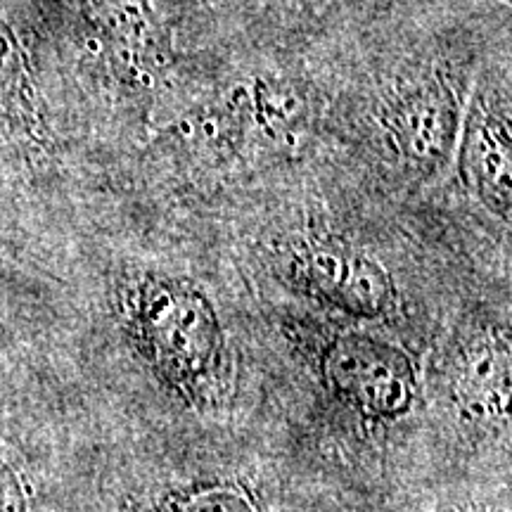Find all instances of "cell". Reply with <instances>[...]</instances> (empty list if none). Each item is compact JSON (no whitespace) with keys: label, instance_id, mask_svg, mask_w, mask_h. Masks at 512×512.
<instances>
[{"label":"cell","instance_id":"cell-4","mask_svg":"<svg viewBox=\"0 0 512 512\" xmlns=\"http://www.w3.org/2000/svg\"><path fill=\"white\" fill-rule=\"evenodd\" d=\"M83 34L117 79L145 86L166 67V41L150 0H81Z\"/></svg>","mask_w":512,"mask_h":512},{"label":"cell","instance_id":"cell-8","mask_svg":"<svg viewBox=\"0 0 512 512\" xmlns=\"http://www.w3.org/2000/svg\"><path fill=\"white\" fill-rule=\"evenodd\" d=\"M0 124L29 140L46 136L29 50L5 15H0Z\"/></svg>","mask_w":512,"mask_h":512},{"label":"cell","instance_id":"cell-1","mask_svg":"<svg viewBox=\"0 0 512 512\" xmlns=\"http://www.w3.org/2000/svg\"><path fill=\"white\" fill-rule=\"evenodd\" d=\"M133 323L145 356L166 384L195 399L219 377L223 332L207 294L183 280L140 285Z\"/></svg>","mask_w":512,"mask_h":512},{"label":"cell","instance_id":"cell-3","mask_svg":"<svg viewBox=\"0 0 512 512\" xmlns=\"http://www.w3.org/2000/svg\"><path fill=\"white\" fill-rule=\"evenodd\" d=\"M382 126L399 157L432 171L451 152L458 131V98L441 69H427L396 86L382 107Z\"/></svg>","mask_w":512,"mask_h":512},{"label":"cell","instance_id":"cell-11","mask_svg":"<svg viewBox=\"0 0 512 512\" xmlns=\"http://www.w3.org/2000/svg\"><path fill=\"white\" fill-rule=\"evenodd\" d=\"M479 512H482V510H479ZM484 512H486V510H484Z\"/></svg>","mask_w":512,"mask_h":512},{"label":"cell","instance_id":"cell-5","mask_svg":"<svg viewBox=\"0 0 512 512\" xmlns=\"http://www.w3.org/2000/svg\"><path fill=\"white\" fill-rule=\"evenodd\" d=\"M463 178L479 202L508 219L512 204L510 100L501 88H486L475 98L465 124Z\"/></svg>","mask_w":512,"mask_h":512},{"label":"cell","instance_id":"cell-9","mask_svg":"<svg viewBox=\"0 0 512 512\" xmlns=\"http://www.w3.org/2000/svg\"><path fill=\"white\" fill-rule=\"evenodd\" d=\"M169 512H256L247 496L233 489H207L178 498Z\"/></svg>","mask_w":512,"mask_h":512},{"label":"cell","instance_id":"cell-10","mask_svg":"<svg viewBox=\"0 0 512 512\" xmlns=\"http://www.w3.org/2000/svg\"><path fill=\"white\" fill-rule=\"evenodd\" d=\"M0 512H27L22 479L5 460H0Z\"/></svg>","mask_w":512,"mask_h":512},{"label":"cell","instance_id":"cell-2","mask_svg":"<svg viewBox=\"0 0 512 512\" xmlns=\"http://www.w3.org/2000/svg\"><path fill=\"white\" fill-rule=\"evenodd\" d=\"M323 370L335 394L366 418H399L413 403V363L394 344L342 335L325 351Z\"/></svg>","mask_w":512,"mask_h":512},{"label":"cell","instance_id":"cell-7","mask_svg":"<svg viewBox=\"0 0 512 512\" xmlns=\"http://www.w3.org/2000/svg\"><path fill=\"white\" fill-rule=\"evenodd\" d=\"M456 399L463 413L475 422L508 418L510 347L503 337H484L460 354L456 368Z\"/></svg>","mask_w":512,"mask_h":512},{"label":"cell","instance_id":"cell-6","mask_svg":"<svg viewBox=\"0 0 512 512\" xmlns=\"http://www.w3.org/2000/svg\"><path fill=\"white\" fill-rule=\"evenodd\" d=\"M297 273L316 297L351 316L375 318L392 302V280L370 256L337 245H311Z\"/></svg>","mask_w":512,"mask_h":512}]
</instances>
